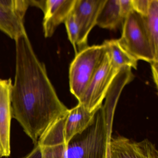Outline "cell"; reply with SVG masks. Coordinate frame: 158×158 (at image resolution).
I'll return each instance as SVG.
<instances>
[{"label":"cell","mask_w":158,"mask_h":158,"mask_svg":"<svg viewBox=\"0 0 158 158\" xmlns=\"http://www.w3.org/2000/svg\"><path fill=\"white\" fill-rule=\"evenodd\" d=\"M30 6L29 1L0 0V30L15 40L26 33L24 18Z\"/></svg>","instance_id":"obj_7"},{"label":"cell","mask_w":158,"mask_h":158,"mask_svg":"<svg viewBox=\"0 0 158 158\" xmlns=\"http://www.w3.org/2000/svg\"><path fill=\"white\" fill-rule=\"evenodd\" d=\"M120 69L114 66L106 52L101 64L78 100V103L90 112L98 110Z\"/></svg>","instance_id":"obj_6"},{"label":"cell","mask_w":158,"mask_h":158,"mask_svg":"<svg viewBox=\"0 0 158 158\" xmlns=\"http://www.w3.org/2000/svg\"><path fill=\"white\" fill-rule=\"evenodd\" d=\"M143 18L155 59L158 60V0H150L148 14Z\"/></svg>","instance_id":"obj_14"},{"label":"cell","mask_w":158,"mask_h":158,"mask_svg":"<svg viewBox=\"0 0 158 158\" xmlns=\"http://www.w3.org/2000/svg\"><path fill=\"white\" fill-rule=\"evenodd\" d=\"M15 41L16 64L11 94L12 116L35 145L45 130L68 109L60 100L46 66L36 55L26 33Z\"/></svg>","instance_id":"obj_1"},{"label":"cell","mask_w":158,"mask_h":158,"mask_svg":"<svg viewBox=\"0 0 158 158\" xmlns=\"http://www.w3.org/2000/svg\"><path fill=\"white\" fill-rule=\"evenodd\" d=\"M111 158H158L155 144L148 139L135 141L123 136H112Z\"/></svg>","instance_id":"obj_10"},{"label":"cell","mask_w":158,"mask_h":158,"mask_svg":"<svg viewBox=\"0 0 158 158\" xmlns=\"http://www.w3.org/2000/svg\"><path fill=\"white\" fill-rule=\"evenodd\" d=\"M102 43L86 47L76 54L69 69V85L71 93L77 101L101 64L106 54Z\"/></svg>","instance_id":"obj_3"},{"label":"cell","mask_w":158,"mask_h":158,"mask_svg":"<svg viewBox=\"0 0 158 158\" xmlns=\"http://www.w3.org/2000/svg\"><path fill=\"white\" fill-rule=\"evenodd\" d=\"M12 85L11 79H0V158L9 157L11 154Z\"/></svg>","instance_id":"obj_11"},{"label":"cell","mask_w":158,"mask_h":158,"mask_svg":"<svg viewBox=\"0 0 158 158\" xmlns=\"http://www.w3.org/2000/svg\"><path fill=\"white\" fill-rule=\"evenodd\" d=\"M131 2L134 11L143 17L147 16L150 0H131Z\"/></svg>","instance_id":"obj_16"},{"label":"cell","mask_w":158,"mask_h":158,"mask_svg":"<svg viewBox=\"0 0 158 158\" xmlns=\"http://www.w3.org/2000/svg\"><path fill=\"white\" fill-rule=\"evenodd\" d=\"M103 44L114 67L120 69L124 66H128L137 69V60L121 46L118 40H105Z\"/></svg>","instance_id":"obj_13"},{"label":"cell","mask_w":158,"mask_h":158,"mask_svg":"<svg viewBox=\"0 0 158 158\" xmlns=\"http://www.w3.org/2000/svg\"><path fill=\"white\" fill-rule=\"evenodd\" d=\"M66 27L68 39L73 45L75 54H77V48L79 39V27L73 11L66 18L64 23Z\"/></svg>","instance_id":"obj_15"},{"label":"cell","mask_w":158,"mask_h":158,"mask_svg":"<svg viewBox=\"0 0 158 158\" xmlns=\"http://www.w3.org/2000/svg\"><path fill=\"white\" fill-rule=\"evenodd\" d=\"M98 111L90 112L78 103L53 122L47 129L51 135L62 144L67 145L81 135L94 122Z\"/></svg>","instance_id":"obj_5"},{"label":"cell","mask_w":158,"mask_h":158,"mask_svg":"<svg viewBox=\"0 0 158 158\" xmlns=\"http://www.w3.org/2000/svg\"><path fill=\"white\" fill-rule=\"evenodd\" d=\"M119 99L116 94H107L92 124L68 145L62 144L48 133H43L36 145L40 158H106Z\"/></svg>","instance_id":"obj_2"},{"label":"cell","mask_w":158,"mask_h":158,"mask_svg":"<svg viewBox=\"0 0 158 158\" xmlns=\"http://www.w3.org/2000/svg\"><path fill=\"white\" fill-rule=\"evenodd\" d=\"M121 38V46L137 60L149 63L158 62L155 59L143 16L132 11L124 20Z\"/></svg>","instance_id":"obj_4"},{"label":"cell","mask_w":158,"mask_h":158,"mask_svg":"<svg viewBox=\"0 0 158 158\" xmlns=\"http://www.w3.org/2000/svg\"><path fill=\"white\" fill-rule=\"evenodd\" d=\"M105 2V0H76L73 12L79 27L77 54L88 47L89 35L97 25L98 15Z\"/></svg>","instance_id":"obj_9"},{"label":"cell","mask_w":158,"mask_h":158,"mask_svg":"<svg viewBox=\"0 0 158 158\" xmlns=\"http://www.w3.org/2000/svg\"><path fill=\"white\" fill-rule=\"evenodd\" d=\"M152 71V76L156 86L158 87V62H153L150 64Z\"/></svg>","instance_id":"obj_18"},{"label":"cell","mask_w":158,"mask_h":158,"mask_svg":"<svg viewBox=\"0 0 158 158\" xmlns=\"http://www.w3.org/2000/svg\"><path fill=\"white\" fill-rule=\"evenodd\" d=\"M76 0L29 1L30 6L40 9L44 14L43 29L46 38L53 35L57 27L64 23L73 11Z\"/></svg>","instance_id":"obj_8"},{"label":"cell","mask_w":158,"mask_h":158,"mask_svg":"<svg viewBox=\"0 0 158 158\" xmlns=\"http://www.w3.org/2000/svg\"><path fill=\"white\" fill-rule=\"evenodd\" d=\"M119 9V0H105L97 20V25L105 29H116L123 24Z\"/></svg>","instance_id":"obj_12"},{"label":"cell","mask_w":158,"mask_h":158,"mask_svg":"<svg viewBox=\"0 0 158 158\" xmlns=\"http://www.w3.org/2000/svg\"><path fill=\"white\" fill-rule=\"evenodd\" d=\"M119 9L121 17L124 20L134 11L131 0H119Z\"/></svg>","instance_id":"obj_17"}]
</instances>
